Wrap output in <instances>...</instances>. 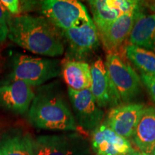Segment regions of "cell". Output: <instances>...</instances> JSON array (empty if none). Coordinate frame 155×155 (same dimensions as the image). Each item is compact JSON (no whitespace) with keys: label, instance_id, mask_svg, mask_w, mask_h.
<instances>
[{"label":"cell","instance_id":"cell-1","mask_svg":"<svg viewBox=\"0 0 155 155\" xmlns=\"http://www.w3.org/2000/svg\"><path fill=\"white\" fill-rule=\"evenodd\" d=\"M45 17L20 15L8 23V38L34 54L58 57L64 53L62 32Z\"/></svg>","mask_w":155,"mask_h":155},{"label":"cell","instance_id":"cell-2","mask_svg":"<svg viewBox=\"0 0 155 155\" xmlns=\"http://www.w3.org/2000/svg\"><path fill=\"white\" fill-rule=\"evenodd\" d=\"M28 120L33 127L44 130L75 131L78 127L57 83L38 88L29 108Z\"/></svg>","mask_w":155,"mask_h":155},{"label":"cell","instance_id":"cell-3","mask_svg":"<svg viewBox=\"0 0 155 155\" xmlns=\"http://www.w3.org/2000/svg\"><path fill=\"white\" fill-rule=\"evenodd\" d=\"M61 71L58 60L16 55L12 60L9 78L12 82L20 81L32 87L39 86L59 76Z\"/></svg>","mask_w":155,"mask_h":155},{"label":"cell","instance_id":"cell-4","mask_svg":"<svg viewBox=\"0 0 155 155\" xmlns=\"http://www.w3.org/2000/svg\"><path fill=\"white\" fill-rule=\"evenodd\" d=\"M40 5L45 17L62 32L92 20L86 7L76 0H44Z\"/></svg>","mask_w":155,"mask_h":155},{"label":"cell","instance_id":"cell-5","mask_svg":"<svg viewBox=\"0 0 155 155\" xmlns=\"http://www.w3.org/2000/svg\"><path fill=\"white\" fill-rule=\"evenodd\" d=\"M104 63L110 79L119 93L122 104H129L140 94V77L118 53L108 54Z\"/></svg>","mask_w":155,"mask_h":155},{"label":"cell","instance_id":"cell-6","mask_svg":"<svg viewBox=\"0 0 155 155\" xmlns=\"http://www.w3.org/2000/svg\"><path fill=\"white\" fill-rule=\"evenodd\" d=\"M35 155H89L87 139L74 132L42 135L34 139Z\"/></svg>","mask_w":155,"mask_h":155},{"label":"cell","instance_id":"cell-7","mask_svg":"<svg viewBox=\"0 0 155 155\" xmlns=\"http://www.w3.org/2000/svg\"><path fill=\"white\" fill-rule=\"evenodd\" d=\"M68 44L67 61H83L99 47L100 38L93 19L62 32Z\"/></svg>","mask_w":155,"mask_h":155},{"label":"cell","instance_id":"cell-8","mask_svg":"<svg viewBox=\"0 0 155 155\" xmlns=\"http://www.w3.org/2000/svg\"><path fill=\"white\" fill-rule=\"evenodd\" d=\"M68 94L77 124L84 130L94 131L102 123L104 113L90 89L74 91L68 88Z\"/></svg>","mask_w":155,"mask_h":155},{"label":"cell","instance_id":"cell-9","mask_svg":"<svg viewBox=\"0 0 155 155\" xmlns=\"http://www.w3.org/2000/svg\"><path fill=\"white\" fill-rule=\"evenodd\" d=\"M92 83L90 90L98 106L101 108H113L121 105L119 93L112 83L105 63L98 58L91 65Z\"/></svg>","mask_w":155,"mask_h":155},{"label":"cell","instance_id":"cell-10","mask_svg":"<svg viewBox=\"0 0 155 155\" xmlns=\"http://www.w3.org/2000/svg\"><path fill=\"white\" fill-rule=\"evenodd\" d=\"M144 107L142 104H121L110 109L104 123L118 135L128 139L133 137Z\"/></svg>","mask_w":155,"mask_h":155},{"label":"cell","instance_id":"cell-11","mask_svg":"<svg viewBox=\"0 0 155 155\" xmlns=\"http://www.w3.org/2000/svg\"><path fill=\"white\" fill-rule=\"evenodd\" d=\"M91 147L96 155H127L134 151L130 141L102 122L91 131Z\"/></svg>","mask_w":155,"mask_h":155},{"label":"cell","instance_id":"cell-12","mask_svg":"<svg viewBox=\"0 0 155 155\" xmlns=\"http://www.w3.org/2000/svg\"><path fill=\"white\" fill-rule=\"evenodd\" d=\"M142 7L137 10L122 15L104 30L98 31L102 42L108 54L117 53L127 40H129L136 19Z\"/></svg>","mask_w":155,"mask_h":155},{"label":"cell","instance_id":"cell-13","mask_svg":"<svg viewBox=\"0 0 155 155\" xmlns=\"http://www.w3.org/2000/svg\"><path fill=\"white\" fill-rule=\"evenodd\" d=\"M34 97L32 87L23 81H12L0 86V108L12 113H26Z\"/></svg>","mask_w":155,"mask_h":155},{"label":"cell","instance_id":"cell-14","mask_svg":"<svg viewBox=\"0 0 155 155\" xmlns=\"http://www.w3.org/2000/svg\"><path fill=\"white\" fill-rule=\"evenodd\" d=\"M0 155H35L34 138L22 129H7L0 136Z\"/></svg>","mask_w":155,"mask_h":155},{"label":"cell","instance_id":"cell-15","mask_svg":"<svg viewBox=\"0 0 155 155\" xmlns=\"http://www.w3.org/2000/svg\"><path fill=\"white\" fill-rule=\"evenodd\" d=\"M129 45L155 54V15L139 12L129 38Z\"/></svg>","mask_w":155,"mask_h":155},{"label":"cell","instance_id":"cell-16","mask_svg":"<svg viewBox=\"0 0 155 155\" xmlns=\"http://www.w3.org/2000/svg\"><path fill=\"white\" fill-rule=\"evenodd\" d=\"M132 138L141 152L151 154L155 144V108L144 107Z\"/></svg>","mask_w":155,"mask_h":155},{"label":"cell","instance_id":"cell-17","mask_svg":"<svg viewBox=\"0 0 155 155\" xmlns=\"http://www.w3.org/2000/svg\"><path fill=\"white\" fill-rule=\"evenodd\" d=\"M64 81L74 91L90 89L92 78L91 66L85 61H65L62 65Z\"/></svg>","mask_w":155,"mask_h":155},{"label":"cell","instance_id":"cell-18","mask_svg":"<svg viewBox=\"0 0 155 155\" xmlns=\"http://www.w3.org/2000/svg\"><path fill=\"white\" fill-rule=\"evenodd\" d=\"M125 55L141 74L155 77V54L133 45L125 47Z\"/></svg>","mask_w":155,"mask_h":155},{"label":"cell","instance_id":"cell-19","mask_svg":"<svg viewBox=\"0 0 155 155\" xmlns=\"http://www.w3.org/2000/svg\"><path fill=\"white\" fill-rule=\"evenodd\" d=\"M88 2L92 12L93 22L98 32L105 29L121 15L109 5L108 0H92Z\"/></svg>","mask_w":155,"mask_h":155},{"label":"cell","instance_id":"cell-20","mask_svg":"<svg viewBox=\"0 0 155 155\" xmlns=\"http://www.w3.org/2000/svg\"><path fill=\"white\" fill-rule=\"evenodd\" d=\"M111 7L117 9L121 15L127 14L141 7V3L134 0H108Z\"/></svg>","mask_w":155,"mask_h":155},{"label":"cell","instance_id":"cell-21","mask_svg":"<svg viewBox=\"0 0 155 155\" xmlns=\"http://www.w3.org/2000/svg\"><path fill=\"white\" fill-rule=\"evenodd\" d=\"M1 2L12 16H17L22 14L21 1L19 0H2Z\"/></svg>","mask_w":155,"mask_h":155},{"label":"cell","instance_id":"cell-22","mask_svg":"<svg viewBox=\"0 0 155 155\" xmlns=\"http://www.w3.org/2000/svg\"><path fill=\"white\" fill-rule=\"evenodd\" d=\"M140 78L141 83L146 87L151 98H152V100L155 103V77L141 74Z\"/></svg>","mask_w":155,"mask_h":155},{"label":"cell","instance_id":"cell-23","mask_svg":"<svg viewBox=\"0 0 155 155\" xmlns=\"http://www.w3.org/2000/svg\"><path fill=\"white\" fill-rule=\"evenodd\" d=\"M12 17L0 1V28L8 34V23Z\"/></svg>","mask_w":155,"mask_h":155},{"label":"cell","instance_id":"cell-24","mask_svg":"<svg viewBox=\"0 0 155 155\" xmlns=\"http://www.w3.org/2000/svg\"><path fill=\"white\" fill-rule=\"evenodd\" d=\"M145 5H146L147 7L150 9V11L152 12L153 14L155 15V1L149 2L145 3Z\"/></svg>","mask_w":155,"mask_h":155},{"label":"cell","instance_id":"cell-25","mask_svg":"<svg viewBox=\"0 0 155 155\" xmlns=\"http://www.w3.org/2000/svg\"><path fill=\"white\" fill-rule=\"evenodd\" d=\"M7 35L8 34H7V32H5L2 29L0 28V44L5 41L6 38L7 37Z\"/></svg>","mask_w":155,"mask_h":155},{"label":"cell","instance_id":"cell-26","mask_svg":"<svg viewBox=\"0 0 155 155\" xmlns=\"http://www.w3.org/2000/svg\"><path fill=\"white\" fill-rule=\"evenodd\" d=\"M152 155H155V144L154 145V147H153V149L152 150V152H151V154Z\"/></svg>","mask_w":155,"mask_h":155},{"label":"cell","instance_id":"cell-27","mask_svg":"<svg viewBox=\"0 0 155 155\" xmlns=\"http://www.w3.org/2000/svg\"><path fill=\"white\" fill-rule=\"evenodd\" d=\"M135 155H141V152H138V151L135 150Z\"/></svg>","mask_w":155,"mask_h":155},{"label":"cell","instance_id":"cell-28","mask_svg":"<svg viewBox=\"0 0 155 155\" xmlns=\"http://www.w3.org/2000/svg\"><path fill=\"white\" fill-rule=\"evenodd\" d=\"M127 155H135V150H134V152H131V153H129V154H127Z\"/></svg>","mask_w":155,"mask_h":155},{"label":"cell","instance_id":"cell-29","mask_svg":"<svg viewBox=\"0 0 155 155\" xmlns=\"http://www.w3.org/2000/svg\"><path fill=\"white\" fill-rule=\"evenodd\" d=\"M141 155H152V154H146V153H144V152H141Z\"/></svg>","mask_w":155,"mask_h":155}]
</instances>
